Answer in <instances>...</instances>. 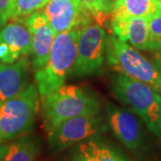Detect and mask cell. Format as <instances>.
Wrapping results in <instances>:
<instances>
[{
  "label": "cell",
  "instance_id": "obj_1",
  "mask_svg": "<svg viewBox=\"0 0 161 161\" xmlns=\"http://www.w3.org/2000/svg\"><path fill=\"white\" fill-rule=\"evenodd\" d=\"M79 28L56 35L46 64L35 74V80L41 98L56 92L71 75L77 57Z\"/></svg>",
  "mask_w": 161,
  "mask_h": 161
},
{
  "label": "cell",
  "instance_id": "obj_2",
  "mask_svg": "<svg viewBox=\"0 0 161 161\" xmlns=\"http://www.w3.org/2000/svg\"><path fill=\"white\" fill-rule=\"evenodd\" d=\"M47 133L64 121L82 115H98L100 105L92 92L76 85L61 86L41 98Z\"/></svg>",
  "mask_w": 161,
  "mask_h": 161
},
{
  "label": "cell",
  "instance_id": "obj_3",
  "mask_svg": "<svg viewBox=\"0 0 161 161\" xmlns=\"http://www.w3.org/2000/svg\"><path fill=\"white\" fill-rule=\"evenodd\" d=\"M112 89L115 97L143 119L150 132L159 136L160 93L150 85L122 74L113 78Z\"/></svg>",
  "mask_w": 161,
  "mask_h": 161
},
{
  "label": "cell",
  "instance_id": "obj_4",
  "mask_svg": "<svg viewBox=\"0 0 161 161\" xmlns=\"http://www.w3.org/2000/svg\"><path fill=\"white\" fill-rule=\"evenodd\" d=\"M37 85L30 83L17 96L0 103V144L31 130L39 108Z\"/></svg>",
  "mask_w": 161,
  "mask_h": 161
},
{
  "label": "cell",
  "instance_id": "obj_5",
  "mask_svg": "<svg viewBox=\"0 0 161 161\" xmlns=\"http://www.w3.org/2000/svg\"><path fill=\"white\" fill-rule=\"evenodd\" d=\"M109 65L118 74L144 82L161 93V73L136 48L112 35L108 38L107 53Z\"/></svg>",
  "mask_w": 161,
  "mask_h": 161
},
{
  "label": "cell",
  "instance_id": "obj_6",
  "mask_svg": "<svg viewBox=\"0 0 161 161\" xmlns=\"http://www.w3.org/2000/svg\"><path fill=\"white\" fill-rule=\"evenodd\" d=\"M107 35L100 25H83L79 32L77 57L71 74L86 77L99 73L107 53Z\"/></svg>",
  "mask_w": 161,
  "mask_h": 161
},
{
  "label": "cell",
  "instance_id": "obj_7",
  "mask_svg": "<svg viewBox=\"0 0 161 161\" xmlns=\"http://www.w3.org/2000/svg\"><path fill=\"white\" fill-rule=\"evenodd\" d=\"M107 129L98 115H82L62 122L47 132V138L52 150L60 151L94 138Z\"/></svg>",
  "mask_w": 161,
  "mask_h": 161
},
{
  "label": "cell",
  "instance_id": "obj_8",
  "mask_svg": "<svg viewBox=\"0 0 161 161\" xmlns=\"http://www.w3.org/2000/svg\"><path fill=\"white\" fill-rule=\"evenodd\" d=\"M27 17L9 19L0 31V63L11 64L31 55L32 40Z\"/></svg>",
  "mask_w": 161,
  "mask_h": 161
},
{
  "label": "cell",
  "instance_id": "obj_9",
  "mask_svg": "<svg viewBox=\"0 0 161 161\" xmlns=\"http://www.w3.org/2000/svg\"><path fill=\"white\" fill-rule=\"evenodd\" d=\"M108 123L116 138L132 152L142 150L144 133L142 123L131 110L110 106L108 108Z\"/></svg>",
  "mask_w": 161,
  "mask_h": 161
},
{
  "label": "cell",
  "instance_id": "obj_10",
  "mask_svg": "<svg viewBox=\"0 0 161 161\" xmlns=\"http://www.w3.org/2000/svg\"><path fill=\"white\" fill-rule=\"evenodd\" d=\"M42 13L56 35L87 24L88 12L81 6L80 0H49Z\"/></svg>",
  "mask_w": 161,
  "mask_h": 161
},
{
  "label": "cell",
  "instance_id": "obj_11",
  "mask_svg": "<svg viewBox=\"0 0 161 161\" xmlns=\"http://www.w3.org/2000/svg\"><path fill=\"white\" fill-rule=\"evenodd\" d=\"M26 21L32 40V67L38 71L48 60L56 34L42 12H34Z\"/></svg>",
  "mask_w": 161,
  "mask_h": 161
},
{
  "label": "cell",
  "instance_id": "obj_12",
  "mask_svg": "<svg viewBox=\"0 0 161 161\" xmlns=\"http://www.w3.org/2000/svg\"><path fill=\"white\" fill-rule=\"evenodd\" d=\"M30 61L26 57L11 64L0 63V103L17 96L29 85Z\"/></svg>",
  "mask_w": 161,
  "mask_h": 161
},
{
  "label": "cell",
  "instance_id": "obj_13",
  "mask_svg": "<svg viewBox=\"0 0 161 161\" xmlns=\"http://www.w3.org/2000/svg\"><path fill=\"white\" fill-rule=\"evenodd\" d=\"M114 36L139 50H146L149 41V18L130 17L111 20Z\"/></svg>",
  "mask_w": 161,
  "mask_h": 161
},
{
  "label": "cell",
  "instance_id": "obj_14",
  "mask_svg": "<svg viewBox=\"0 0 161 161\" xmlns=\"http://www.w3.org/2000/svg\"><path fill=\"white\" fill-rule=\"evenodd\" d=\"M68 161H130L126 156L98 139H89L75 147Z\"/></svg>",
  "mask_w": 161,
  "mask_h": 161
},
{
  "label": "cell",
  "instance_id": "obj_15",
  "mask_svg": "<svg viewBox=\"0 0 161 161\" xmlns=\"http://www.w3.org/2000/svg\"><path fill=\"white\" fill-rule=\"evenodd\" d=\"M1 144L0 161H36L40 153L39 141L31 135L24 134L9 144Z\"/></svg>",
  "mask_w": 161,
  "mask_h": 161
},
{
  "label": "cell",
  "instance_id": "obj_16",
  "mask_svg": "<svg viewBox=\"0 0 161 161\" xmlns=\"http://www.w3.org/2000/svg\"><path fill=\"white\" fill-rule=\"evenodd\" d=\"M161 9V2L157 0H115L112 20L130 17H146L150 19Z\"/></svg>",
  "mask_w": 161,
  "mask_h": 161
},
{
  "label": "cell",
  "instance_id": "obj_17",
  "mask_svg": "<svg viewBox=\"0 0 161 161\" xmlns=\"http://www.w3.org/2000/svg\"><path fill=\"white\" fill-rule=\"evenodd\" d=\"M148 50L158 51L161 49V9L149 19Z\"/></svg>",
  "mask_w": 161,
  "mask_h": 161
},
{
  "label": "cell",
  "instance_id": "obj_18",
  "mask_svg": "<svg viewBox=\"0 0 161 161\" xmlns=\"http://www.w3.org/2000/svg\"><path fill=\"white\" fill-rule=\"evenodd\" d=\"M80 4L83 9L94 15L98 23H102L105 15L113 10L110 0H80Z\"/></svg>",
  "mask_w": 161,
  "mask_h": 161
},
{
  "label": "cell",
  "instance_id": "obj_19",
  "mask_svg": "<svg viewBox=\"0 0 161 161\" xmlns=\"http://www.w3.org/2000/svg\"><path fill=\"white\" fill-rule=\"evenodd\" d=\"M47 4V0H15L12 18L28 17Z\"/></svg>",
  "mask_w": 161,
  "mask_h": 161
},
{
  "label": "cell",
  "instance_id": "obj_20",
  "mask_svg": "<svg viewBox=\"0 0 161 161\" xmlns=\"http://www.w3.org/2000/svg\"><path fill=\"white\" fill-rule=\"evenodd\" d=\"M15 0H0V17L6 20L10 19Z\"/></svg>",
  "mask_w": 161,
  "mask_h": 161
},
{
  "label": "cell",
  "instance_id": "obj_21",
  "mask_svg": "<svg viewBox=\"0 0 161 161\" xmlns=\"http://www.w3.org/2000/svg\"><path fill=\"white\" fill-rule=\"evenodd\" d=\"M153 64L156 65V67L158 69L161 73V49L156 52L153 58Z\"/></svg>",
  "mask_w": 161,
  "mask_h": 161
},
{
  "label": "cell",
  "instance_id": "obj_22",
  "mask_svg": "<svg viewBox=\"0 0 161 161\" xmlns=\"http://www.w3.org/2000/svg\"><path fill=\"white\" fill-rule=\"evenodd\" d=\"M6 23V20H4L3 18L0 17V31H1V30H2V28L5 26V24Z\"/></svg>",
  "mask_w": 161,
  "mask_h": 161
},
{
  "label": "cell",
  "instance_id": "obj_23",
  "mask_svg": "<svg viewBox=\"0 0 161 161\" xmlns=\"http://www.w3.org/2000/svg\"><path fill=\"white\" fill-rule=\"evenodd\" d=\"M159 137H161V101H160V119H159Z\"/></svg>",
  "mask_w": 161,
  "mask_h": 161
},
{
  "label": "cell",
  "instance_id": "obj_24",
  "mask_svg": "<svg viewBox=\"0 0 161 161\" xmlns=\"http://www.w3.org/2000/svg\"><path fill=\"white\" fill-rule=\"evenodd\" d=\"M157 1H158V2H161V0H157Z\"/></svg>",
  "mask_w": 161,
  "mask_h": 161
},
{
  "label": "cell",
  "instance_id": "obj_25",
  "mask_svg": "<svg viewBox=\"0 0 161 161\" xmlns=\"http://www.w3.org/2000/svg\"><path fill=\"white\" fill-rule=\"evenodd\" d=\"M48 1H49V0H47V2H48Z\"/></svg>",
  "mask_w": 161,
  "mask_h": 161
}]
</instances>
